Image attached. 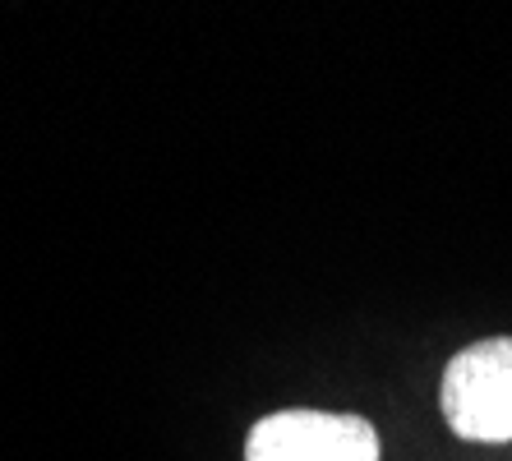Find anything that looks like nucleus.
<instances>
[{"instance_id":"f257e3e1","label":"nucleus","mask_w":512,"mask_h":461,"mask_svg":"<svg viewBox=\"0 0 512 461\" xmlns=\"http://www.w3.org/2000/svg\"><path fill=\"white\" fill-rule=\"evenodd\" d=\"M439 411L462 443L512 438V337L471 342L448 360L439 383Z\"/></svg>"},{"instance_id":"f03ea898","label":"nucleus","mask_w":512,"mask_h":461,"mask_svg":"<svg viewBox=\"0 0 512 461\" xmlns=\"http://www.w3.org/2000/svg\"><path fill=\"white\" fill-rule=\"evenodd\" d=\"M379 429L351 411L291 406L254 420L245 434V461H379Z\"/></svg>"}]
</instances>
